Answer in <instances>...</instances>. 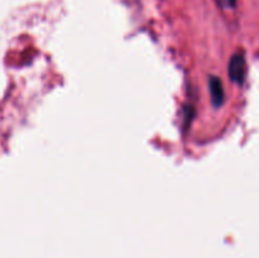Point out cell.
<instances>
[{
  "label": "cell",
  "instance_id": "cell-1",
  "mask_svg": "<svg viewBox=\"0 0 259 258\" xmlns=\"http://www.w3.org/2000/svg\"><path fill=\"white\" fill-rule=\"evenodd\" d=\"M247 76V62L243 53H235L229 62V77L237 83H243Z\"/></svg>",
  "mask_w": 259,
  "mask_h": 258
},
{
  "label": "cell",
  "instance_id": "cell-2",
  "mask_svg": "<svg viewBox=\"0 0 259 258\" xmlns=\"http://www.w3.org/2000/svg\"><path fill=\"white\" fill-rule=\"evenodd\" d=\"M209 90L210 95H211V101L215 106H220L224 103V88H223V82L218 77H210L209 80Z\"/></svg>",
  "mask_w": 259,
  "mask_h": 258
},
{
  "label": "cell",
  "instance_id": "cell-3",
  "mask_svg": "<svg viewBox=\"0 0 259 258\" xmlns=\"http://www.w3.org/2000/svg\"><path fill=\"white\" fill-rule=\"evenodd\" d=\"M215 2L223 9H234L237 5V0H215Z\"/></svg>",
  "mask_w": 259,
  "mask_h": 258
}]
</instances>
